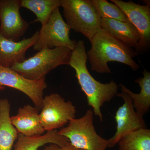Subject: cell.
Wrapping results in <instances>:
<instances>
[{"mask_svg": "<svg viewBox=\"0 0 150 150\" xmlns=\"http://www.w3.org/2000/svg\"><path fill=\"white\" fill-rule=\"evenodd\" d=\"M17 141L14 145V150H38L47 144H55L63 146L69 143L66 137L59 135L56 130L47 131L38 137H28L18 134Z\"/></svg>", "mask_w": 150, "mask_h": 150, "instance_id": "15", "label": "cell"}, {"mask_svg": "<svg viewBox=\"0 0 150 150\" xmlns=\"http://www.w3.org/2000/svg\"><path fill=\"white\" fill-rule=\"evenodd\" d=\"M0 87H3L2 86H0Z\"/></svg>", "mask_w": 150, "mask_h": 150, "instance_id": "23", "label": "cell"}, {"mask_svg": "<svg viewBox=\"0 0 150 150\" xmlns=\"http://www.w3.org/2000/svg\"><path fill=\"white\" fill-rule=\"evenodd\" d=\"M38 34L36 31L31 37L14 41L7 39L0 32V66L11 68L25 60L26 51L36 43Z\"/></svg>", "mask_w": 150, "mask_h": 150, "instance_id": "12", "label": "cell"}, {"mask_svg": "<svg viewBox=\"0 0 150 150\" xmlns=\"http://www.w3.org/2000/svg\"><path fill=\"white\" fill-rule=\"evenodd\" d=\"M66 22L71 29L91 41L100 28L101 18L91 0H60Z\"/></svg>", "mask_w": 150, "mask_h": 150, "instance_id": "4", "label": "cell"}, {"mask_svg": "<svg viewBox=\"0 0 150 150\" xmlns=\"http://www.w3.org/2000/svg\"><path fill=\"white\" fill-rule=\"evenodd\" d=\"M93 112L89 109L79 118H74L66 127L58 131L71 144L83 150H105L108 140L97 133L93 125Z\"/></svg>", "mask_w": 150, "mask_h": 150, "instance_id": "5", "label": "cell"}, {"mask_svg": "<svg viewBox=\"0 0 150 150\" xmlns=\"http://www.w3.org/2000/svg\"><path fill=\"white\" fill-rule=\"evenodd\" d=\"M116 96L123 98L124 103L115 112L116 131L113 137L107 140L108 148L114 147L121 138L129 133L146 128L144 117L136 112L130 97L122 92Z\"/></svg>", "mask_w": 150, "mask_h": 150, "instance_id": "9", "label": "cell"}, {"mask_svg": "<svg viewBox=\"0 0 150 150\" xmlns=\"http://www.w3.org/2000/svg\"><path fill=\"white\" fill-rule=\"evenodd\" d=\"M101 18H107L122 22H129L125 13L115 4L106 0H91Z\"/></svg>", "mask_w": 150, "mask_h": 150, "instance_id": "20", "label": "cell"}, {"mask_svg": "<svg viewBox=\"0 0 150 150\" xmlns=\"http://www.w3.org/2000/svg\"><path fill=\"white\" fill-rule=\"evenodd\" d=\"M117 144L119 150H150V130L144 128L133 131Z\"/></svg>", "mask_w": 150, "mask_h": 150, "instance_id": "19", "label": "cell"}, {"mask_svg": "<svg viewBox=\"0 0 150 150\" xmlns=\"http://www.w3.org/2000/svg\"><path fill=\"white\" fill-rule=\"evenodd\" d=\"M5 89V87H0V91L2 90H4Z\"/></svg>", "mask_w": 150, "mask_h": 150, "instance_id": "22", "label": "cell"}, {"mask_svg": "<svg viewBox=\"0 0 150 150\" xmlns=\"http://www.w3.org/2000/svg\"><path fill=\"white\" fill-rule=\"evenodd\" d=\"M71 30L62 17L59 7L56 8L48 22L38 31L37 41L33 46V50L38 52L43 49L66 47L72 51L77 41L70 38Z\"/></svg>", "mask_w": 150, "mask_h": 150, "instance_id": "6", "label": "cell"}, {"mask_svg": "<svg viewBox=\"0 0 150 150\" xmlns=\"http://www.w3.org/2000/svg\"><path fill=\"white\" fill-rule=\"evenodd\" d=\"M39 113L41 125L45 131L63 128L75 118L76 110L71 101H66L59 94L52 93L43 98Z\"/></svg>", "mask_w": 150, "mask_h": 150, "instance_id": "7", "label": "cell"}, {"mask_svg": "<svg viewBox=\"0 0 150 150\" xmlns=\"http://www.w3.org/2000/svg\"><path fill=\"white\" fill-rule=\"evenodd\" d=\"M43 150H83L75 147L71 143L63 146H60L55 144H50L48 146L45 147Z\"/></svg>", "mask_w": 150, "mask_h": 150, "instance_id": "21", "label": "cell"}, {"mask_svg": "<svg viewBox=\"0 0 150 150\" xmlns=\"http://www.w3.org/2000/svg\"><path fill=\"white\" fill-rule=\"evenodd\" d=\"M21 0H0V32L7 39L18 41L29 28L20 12Z\"/></svg>", "mask_w": 150, "mask_h": 150, "instance_id": "10", "label": "cell"}, {"mask_svg": "<svg viewBox=\"0 0 150 150\" xmlns=\"http://www.w3.org/2000/svg\"><path fill=\"white\" fill-rule=\"evenodd\" d=\"M87 60L84 42L81 40L77 41L76 47L72 51L69 66L76 72L78 83L86 96L88 104L92 108L94 114L102 122L101 108L104 103L110 102L117 95L118 86L113 80L106 83L96 80L88 69Z\"/></svg>", "mask_w": 150, "mask_h": 150, "instance_id": "1", "label": "cell"}, {"mask_svg": "<svg viewBox=\"0 0 150 150\" xmlns=\"http://www.w3.org/2000/svg\"><path fill=\"white\" fill-rule=\"evenodd\" d=\"M71 53L66 47L43 49L11 68L26 79L39 80L59 66L69 65Z\"/></svg>", "mask_w": 150, "mask_h": 150, "instance_id": "3", "label": "cell"}, {"mask_svg": "<svg viewBox=\"0 0 150 150\" xmlns=\"http://www.w3.org/2000/svg\"><path fill=\"white\" fill-rule=\"evenodd\" d=\"M128 18L137 28L140 40L136 52H142L149 47L150 43V8L149 6L141 5L133 1H123L121 0H111Z\"/></svg>", "mask_w": 150, "mask_h": 150, "instance_id": "11", "label": "cell"}, {"mask_svg": "<svg viewBox=\"0 0 150 150\" xmlns=\"http://www.w3.org/2000/svg\"><path fill=\"white\" fill-rule=\"evenodd\" d=\"M0 86L9 87L23 93L32 100L35 107L41 110L43 91L47 87L45 78L39 80L28 79L11 68L0 66Z\"/></svg>", "mask_w": 150, "mask_h": 150, "instance_id": "8", "label": "cell"}, {"mask_svg": "<svg viewBox=\"0 0 150 150\" xmlns=\"http://www.w3.org/2000/svg\"><path fill=\"white\" fill-rule=\"evenodd\" d=\"M60 6V0H21V7L28 9L36 16L30 23L39 22L42 26L46 24L52 13Z\"/></svg>", "mask_w": 150, "mask_h": 150, "instance_id": "18", "label": "cell"}, {"mask_svg": "<svg viewBox=\"0 0 150 150\" xmlns=\"http://www.w3.org/2000/svg\"><path fill=\"white\" fill-rule=\"evenodd\" d=\"M10 108L8 100H0V150H11L18 136L11 122Z\"/></svg>", "mask_w": 150, "mask_h": 150, "instance_id": "17", "label": "cell"}, {"mask_svg": "<svg viewBox=\"0 0 150 150\" xmlns=\"http://www.w3.org/2000/svg\"><path fill=\"white\" fill-rule=\"evenodd\" d=\"M100 28L131 48L137 49L140 40L138 30L130 22H122L107 18H101Z\"/></svg>", "mask_w": 150, "mask_h": 150, "instance_id": "14", "label": "cell"}, {"mask_svg": "<svg viewBox=\"0 0 150 150\" xmlns=\"http://www.w3.org/2000/svg\"><path fill=\"white\" fill-rule=\"evenodd\" d=\"M39 110L29 104L19 108L17 114L11 117L12 124L18 134L25 137H38L45 131L40 123Z\"/></svg>", "mask_w": 150, "mask_h": 150, "instance_id": "13", "label": "cell"}, {"mask_svg": "<svg viewBox=\"0 0 150 150\" xmlns=\"http://www.w3.org/2000/svg\"><path fill=\"white\" fill-rule=\"evenodd\" d=\"M143 74V77L135 80V82L138 83L141 88L139 93H134L122 84L119 86L122 92L127 94L131 98L136 112L144 116L149 111L150 107V72L144 69Z\"/></svg>", "mask_w": 150, "mask_h": 150, "instance_id": "16", "label": "cell"}, {"mask_svg": "<svg viewBox=\"0 0 150 150\" xmlns=\"http://www.w3.org/2000/svg\"><path fill=\"white\" fill-rule=\"evenodd\" d=\"M90 42L91 48L86 53L91 71L99 74H111L108 65L110 62L127 65L134 71L139 69L133 59L138 55L136 51L106 30L100 28Z\"/></svg>", "mask_w": 150, "mask_h": 150, "instance_id": "2", "label": "cell"}]
</instances>
